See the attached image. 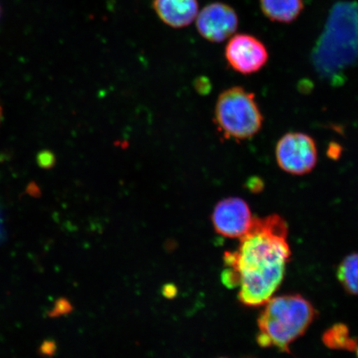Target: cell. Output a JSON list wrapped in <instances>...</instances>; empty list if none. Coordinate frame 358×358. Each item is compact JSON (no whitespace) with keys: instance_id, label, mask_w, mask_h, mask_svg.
<instances>
[{"instance_id":"1","label":"cell","mask_w":358,"mask_h":358,"mask_svg":"<svg viewBox=\"0 0 358 358\" xmlns=\"http://www.w3.org/2000/svg\"><path fill=\"white\" fill-rule=\"evenodd\" d=\"M287 236V224L279 215L254 217L238 249L224 254L225 266L238 278V298L244 306L266 304L280 287L291 257Z\"/></svg>"},{"instance_id":"2","label":"cell","mask_w":358,"mask_h":358,"mask_svg":"<svg viewBox=\"0 0 358 358\" xmlns=\"http://www.w3.org/2000/svg\"><path fill=\"white\" fill-rule=\"evenodd\" d=\"M317 74L330 83L343 80L358 64V3L339 2L331 10L325 28L312 51Z\"/></svg>"},{"instance_id":"3","label":"cell","mask_w":358,"mask_h":358,"mask_svg":"<svg viewBox=\"0 0 358 358\" xmlns=\"http://www.w3.org/2000/svg\"><path fill=\"white\" fill-rule=\"evenodd\" d=\"M258 317L257 340L262 348L289 352V345L306 334L317 316L313 304L301 294L271 298Z\"/></svg>"},{"instance_id":"4","label":"cell","mask_w":358,"mask_h":358,"mask_svg":"<svg viewBox=\"0 0 358 358\" xmlns=\"http://www.w3.org/2000/svg\"><path fill=\"white\" fill-rule=\"evenodd\" d=\"M264 118L256 96L241 87L225 90L215 107V122L227 140L241 141L261 131Z\"/></svg>"},{"instance_id":"5","label":"cell","mask_w":358,"mask_h":358,"mask_svg":"<svg viewBox=\"0 0 358 358\" xmlns=\"http://www.w3.org/2000/svg\"><path fill=\"white\" fill-rule=\"evenodd\" d=\"M275 157L280 168L285 172L294 176H304L316 166V143L306 134L287 133L277 143Z\"/></svg>"},{"instance_id":"6","label":"cell","mask_w":358,"mask_h":358,"mask_svg":"<svg viewBox=\"0 0 358 358\" xmlns=\"http://www.w3.org/2000/svg\"><path fill=\"white\" fill-rule=\"evenodd\" d=\"M225 56L231 69L243 75L261 71L268 59L265 45L248 34H237L231 38L227 45Z\"/></svg>"},{"instance_id":"7","label":"cell","mask_w":358,"mask_h":358,"mask_svg":"<svg viewBox=\"0 0 358 358\" xmlns=\"http://www.w3.org/2000/svg\"><path fill=\"white\" fill-rule=\"evenodd\" d=\"M196 26L205 39L222 43L236 33L238 17L229 6L222 3H210L198 13Z\"/></svg>"},{"instance_id":"8","label":"cell","mask_w":358,"mask_h":358,"mask_svg":"<svg viewBox=\"0 0 358 358\" xmlns=\"http://www.w3.org/2000/svg\"><path fill=\"white\" fill-rule=\"evenodd\" d=\"M253 219L248 204L240 198L219 201L213 214L215 230L229 238L243 237L249 231Z\"/></svg>"},{"instance_id":"9","label":"cell","mask_w":358,"mask_h":358,"mask_svg":"<svg viewBox=\"0 0 358 358\" xmlns=\"http://www.w3.org/2000/svg\"><path fill=\"white\" fill-rule=\"evenodd\" d=\"M154 8L164 24L181 29L196 20L199 3L198 0H154Z\"/></svg>"},{"instance_id":"10","label":"cell","mask_w":358,"mask_h":358,"mask_svg":"<svg viewBox=\"0 0 358 358\" xmlns=\"http://www.w3.org/2000/svg\"><path fill=\"white\" fill-rule=\"evenodd\" d=\"M262 10L271 21L293 22L303 8L302 0H261Z\"/></svg>"},{"instance_id":"11","label":"cell","mask_w":358,"mask_h":358,"mask_svg":"<svg viewBox=\"0 0 358 358\" xmlns=\"http://www.w3.org/2000/svg\"><path fill=\"white\" fill-rule=\"evenodd\" d=\"M323 342L326 347L331 349L355 351L358 343L355 338L349 335V329L345 324H338L326 331L323 336Z\"/></svg>"},{"instance_id":"12","label":"cell","mask_w":358,"mask_h":358,"mask_svg":"<svg viewBox=\"0 0 358 358\" xmlns=\"http://www.w3.org/2000/svg\"><path fill=\"white\" fill-rule=\"evenodd\" d=\"M338 279L347 292L358 295V253L349 255L340 263Z\"/></svg>"},{"instance_id":"13","label":"cell","mask_w":358,"mask_h":358,"mask_svg":"<svg viewBox=\"0 0 358 358\" xmlns=\"http://www.w3.org/2000/svg\"><path fill=\"white\" fill-rule=\"evenodd\" d=\"M73 307L69 299L65 298L58 299L55 302V308L48 313V316L51 317H57L73 312Z\"/></svg>"},{"instance_id":"14","label":"cell","mask_w":358,"mask_h":358,"mask_svg":"<svg viewBox=\"0 0 358 358\" xmlns=\"http://www.w3.org/2000/svg\"><path fill=\"white\" fill-rule=\"evenodd\" d=\"M37 161L39 167L48 169L55 166V157L51 152L44 151L38 154Z\"/></svg>"},{"instance_id":"15","label":"cell","mask_w":358,"mask_h":358,"mask_svg":"<svg viewBox=\"0 0 358 358\" xmlns=\"http://www.w3.org/2000/svg\"><path fill=\"white\" fill-rule=\"evenodd\" d=\"M57 343L55 340H45L38 348V353L44 357H52L55 355L57 352Z\"/></svg>"},{"instance_id":"16","label":"cell","mask_w":358,"mask_h":358,"mask_svg":"<svg viewBox=\"0 0 358 358\" xmlns=\"http://www.w3.org/2000/svg\"><path fill=\"white\" fill-rule=\"evenodd\" d=\"M246 187H248L250 192H259L264 189V182L261 178L254 177L249 179L248 182H246Z\"/></svg>"},{"instance_id":"17","label":"cell","mask_w":358,"mask_h":358,"mask_svg":"<svg viewBox=\"0 0 358 358\" xmlns=\"http://www.w3.org/2000/svg\"><path fill=\"white\" fill-rule=\"evenodd\" d=\"M164 297L169 299L176 298L178 294V288L176 285L166 284L163 286L162 290H161Z\"/></svg>"},{"instance_id":"18","label":"cell","mask_w":358,"mask_h":358,"mask_svg":"<svg viewBox=\"0 0 358 358\" xmlns=\"http://www.w3.org/2000/svg\"><path fill=\"white\" fill-rule=\"evenodd\" d=\"M341 148H340V146L332 144V145L329 147L328 154L331 159H338L339 158V155H341Z\"/></svg>"},{"instance_id":"19","label":"cell","mask_w":358,"mask_h":358,"mask_svg":"<svg viewBox=\"0 0 358 358\" xmlns=\"http://www.w3.org/2000/svg\"><path fill=\"white\" fill-rule=\"evenodd\" d=\"M28 192L30 195H32L34 196H36V198H38V196H40V189H38V187L37 185H35L34 183V185H31L29 186L28 187Z\"/></svg>"},{"instance_id":"20","label":"cell","mask_w":358,"mask_h":358,"mask_svg":"<svg viewBox=\"0 0 358 358\" xmlns=\"http://www.w3.org/2000/svg\"><path fill=\"white\" fill-rule=\"evenodd\" d=\"M4 238V234L3 231V227H2V220H1V214H0V243H1V241Z\"/></svg>"},{"instance_id":"21","label":"cell","mask_w":358,"mask_h":358,"mask_svg":"<svg viewBox=\"0 0 358 358\" xmlns=\"http://www.w3.org/2000/svg\"><path fill=\"white\" fill-rule=\"evenodd\" d=\"M3 116V106L1 105V103H0V124H1V122H2Z\"/></svg>"},{"instance_id":"22","label":"cell","mask_w":358,"mask_h":358,"mask_svg":"<svg viewBox=\"0 0 358 358\" xmlns=\"http://www.w3.org/2000/svg\"><path fill=\"white\" fill-rule=\"evenodd\" d=\"M1 15H2V8H1V6H0V19H1Z\"/></svg>"},{"instance_id":"23","label":"cell","mask_w":358,"mask_h":358,"mask_svg":"<svg viewBox=\"0 0 358 358\" xmlns=\"http://www.w3.org/2000/svg\"><path fill=\"white\" fill-rule=\"evenodd\" d=\"M357 356H358V348H357Z\"/></svg>"}]
</instances>
